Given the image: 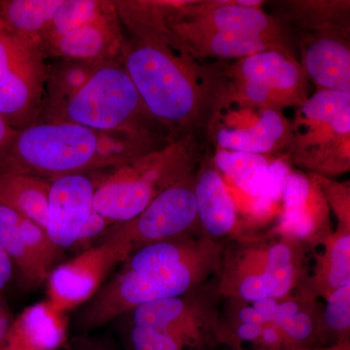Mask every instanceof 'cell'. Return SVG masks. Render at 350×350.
<instances>
[{"mask_svg": "<svg viewBox=\"0 0 350 350\" xmlns=\"http://www.w3.org/2000/svg\"><path fill=\"white\" fill-rule=\"evenodd\" d=\"M119 61L170 142L207 131L224 84L222 72L202 66L172 33L126 36Z\"/></svg>", "mask_w": 350, "mask_h": 350, "instance_id": "6da1fadb", "label": "cell"}, {"mask_svg": "<svg viewBox=\"0 0 350 350\" xmlns=\"http://www.w3.org/2000/svg\"><path fill=\"white\" fill-rule=\"evenodd\" d=\"M162 131H103L71 123H38L18 130L0 151V174L64 175L105 172L169 144Z\"/></svg>", "mask_w": 350, "mask_h": 350, "instance_id": "7a4b0ae2", "label": "cell"}, {"mask_svg": "<svg viewBox=\"0 0 350 350\" xmlns=\"http://www.w3.org/2000/svg\"><path fill=\"white\" fill-rule=\"evenodd\" d=\"M169 29L196 59H241L262 51H291L278 21L261 7L238 1H176Z\"/></svg>", "mask_w": 350, "mask_h": 350, "instance_id": "3957f363", "label": "cell"}, {"mask_svg": "<svg viewBox=\"0 0 350 350\" xmlns=\"http://www.w3.org/2000/svg\"><path fill=\"white\" fill-rule=\"evenodd\" d=\"M225 244L193 258L172 264L121 262L119 271L78 313L77 327L91 331L128 314L138 306L180 296L217 275Z\"/></svg>", "mask_w": 350, "mask_h": 350, "instance_id": "277c9868", "label": "cell"}, {"mask_svg": "<svg viewBox=\"0 0 350 350\" xmlns=\"http://www.w3.org/2000/svg\"><path fill=\"white\" fill-rule=\"evenodd\" d=\"M197 163L194 140L188 137L100 172L94 209L113 225L131 220L163 191L194 175Z\"/></svg>", "mask_w": 350, "mask_h": 350, "instance_id": "5b68a950", "label": "cell"}, {"mask_svg": "<svg viewBox=\"0 0 350 350\" xmlns=\"http://www.w3.org/2000/svg\"><path fill=\"white\" fill-rule=\"evenodd\" d=\"M216 280L223 299L245 303L284 298L304 283L286 241L269 232L226 243Z\"/></svg>", "mask_w": 350, "mask_h": 350, "instance_id": "8992f818", "label": "cell"}, {"mask_svg": "<svg viewBox=\"0 0 350 350\" xmlns=\"http://www.w3.org/2000/svg\"><path fill=\"white\" fill-rule=\"evenodd\" d=\"M38 123L77 124L103 131H165L167 135L147 111L119 59L98 66L71 100L39 113L34 124Z\"/></svg>", "mask_w": 350, "mask_h": 350, "instance_id": "52a82bcc", "label": "cell"}, {"mask_svg": "<svg viewBox=\"0 0 350 350\" xmlns=\"http://www.w3.org/2000/svg\"><path fill=\"white\" fill-rule=\"evenodd\" d=\"M287 151L313 175L337 176L350 167V93L319 90L290 122Z\"/></svg>", "mask_w": 350, "mask_h": 350, "instance_id": "ba28073f", "label": "cell"}, {"mask_svg": "<svg viewBox=\"0 0 350 350\" xmlns=\"http://www.w3.org/2000/svg\"><path fill=\"white\" fill-rule=\"evenodd\" d=\"M224 93L260 108L297 107L308 98V77L291 51L271 49L238 59L223 73Z\"/></svg>", "mask_w": 350, "mask_h": 350, "instance_id": "9c48e42d", "label": "cell"}, {"mask_svg": "<svg viewBox=\"0 0 350 350\" xmlns=\"http://www.w3.org/2000/svg\"><path fill=\"white\" fill-rule=\"evenodd\" d=\"M45 59L36 41L0 21V116L16 130L38 119L45 93Z\"/></svg>", "mask_w": 350, "mask_h": 350, "instance_id": "30bf717a", "label": "cell"}, {"mask_svg": "<svg viewBox=\"0 0 350 350\" xmlns=\"http://www.w3.org/2000/svg\"><path fill=\"white\" fill-rule=\"evenodd\" d=\"M216 276L187 293L138 306L128 313L131 325L169 332L194 350H211L216 338L220 306Z\"/></svg>", "mask_w": 350, "mask_h": 350, "instance_id": "8fae6325", "label": "cell"}, {"mask_svg": "<svg viewBox=\"0 0 350 350\" xmlns=\"http://www.w3.org/2000/svg\"><path fill=\"white\" fill-rule=\"evenodd\" d=\"M195 175L163 191L135 218L112 225L101 238L118 244L129 256L148 244L202 232L196 206Z\"/></svg>", "mask_w": 350, "mask_h": 350, "instance_id": "7c38bea8", "label": "cell"}, {"mask_svg": "<svg viewBox=\"0 0 350 350\" xmlns=\"http://www.w3.org/2000/svg\"><path fill=\"white\" fill-rule=\"evenodd\" d=\"M221 98L239 105L238 111L216 108L207 131L220 149L266 156L287 149L291 137L290 122L282 110L262 108L250 122L251 105L222 94Z\"/></svg>", "mask_w": 350, "mask_h": 350, "instance_id": "4fadbf2b", "label": "cell"}, {"mask_svg": "<svg viewBox=\"0 0 350 350\" xmlns=\"http://www.w3.org/2000/svg\"><path fill=\"white\" fill-rule=\"evenodd\" d=\"M126 258L118 244L103 239L98 245L53 269L46 280L47 300L55 310L66 314L84 306L105 284L110 271Z\"/></svg>", "mask_w": 350, "mask_h": 350, "instance_id": "5bb4252c", "label": "cell"}, {"mask_svg": "<svg viewBox=\"0 0 350 350\" xmlns=\"http://www.w3.org/2000/svg\"><path fill=\"white\" fill-rule=\"evenodd\" d=\"M0 245L19 273L23 286L34 289L46 282L64 250L52 243L42 227L0 204Z\"/></svg>", "mask_w": 350, "mask_h": 350, "instance_id": "9a60e30c", "label": "cell"}, {"mask_svg": "<svg viewBox=\"0 0 350 350\" xmlns=\"http://www.w3.org/2000/svg\"><path fill=\"white\" fill-rule=\"evenodd\" d=\"M329 211L312 175L291 172L283 186L278 223L269 232L298 239L313 251L333 232Z\"/></svg>", "mask_w": 350, "mask_h": 350, "instance_id": "2e32d148", "label": "cell"}, {"mask_svg": "<svg viewBox=\"0 0 350 350\" xmlns=\"http://www.w3.org/2000/svg\"><path fill=\"white\" fill-rule=\"evenodd\" d=\"M98 172L64 175L50 181L45 231L59 250L76 245L94 213Z\"/></svg>", "mask_w": 350, "mask_h": 350, "instance_id": "e0dca14e", "label": "cell"}, {"mask_svg": "<svg viewBox=\"0 0 350 350\" xmlns=\"http://www.w3.org/2000/svg\"><path fill=\"white\" fill-rule=\"evenodd\" d=\"M125 40L113 0L105 12L59 38L44 41L40 49L46 59H76L101 66L119 59Z\"/></svg>", "mask_w": 350, "mask_h": 350, "instance_id": "ac0fdd59", "label": "cell"}, {"mask_svg": "<svg viewBox=\"0 0 350 350\" xmlns=\"http://www.w3.org/2000/svg\"><path fill=\"white\" fill-rule=\"evenodd\" d=\"M194 194L200 231L207 238L226 244L256 236L239 218L236 200L213 163L200 165Z\"/></svg>", "mask_w": 350, "mask_h": 350, "instance_id": "d6986e66", "label": "cell"}, {"mask_svg": "<svg viewBox=\"0 0 350 350\" xmlns=\"http://www.w3.org/2000/svg\"><path fill=\"white\" fill-rule=\"evenodd\" d=\"M345 29L308 31L301 43V66L319 90L350 93V49Z\"/></svg>", "mask_w": 350, "mask_h": 350, "instance_id": "ffe728a7", "label": "cell"}, {"mask_svg": "<svg viewBox=\"0 0 350 350\" xmlns=\"http://www.w3.org/2000/svg\"><path fill=\"white\" fill-rule=\"evenodd\" d=\"M68 334L66 313L57 312L48 300L39 301L14 317L4 350H61Z\"/></svg>", "mask_w": 350, "mask_h": 350, "instance_id": "44dd1931", "label": "cell"}, {"mask_svg": "<svg viewBox=\"0 0 350 350\" xmlns=\"http://www.w3.org/2000/svg\"><path fill=\"white\" fill-rule=\"evenodd\" d=\"M319 299L298 289L278 299L273 323L294 350L326 347Z\"/></svg>", "mask_w": 350, "mask_h": 350, "instance_id": "7402d4cb", "label": "cell"}, {"mask_svg": "<svg viewBox=\"0 0 350 350\" xmlns=\"http://www.w3.org/2000/svg\"><path fill=\"white\" fill-rule=\"evenodd\" d=\"M321 246V252H312L314 266L299 289L326 300L338 288L350 284V230L336 228Z\"/></svg>", "mask_w": 350, "mask_h": 350, "instance_id": "603a6c76", "label": "cell"}, {"mask_svg": "<svg viewBox=\"0 0 350 350\" xmlns=\"http://www.w3.org/2000/svg\"><path fill=\"white\" fill-rule=\"evenodd\" d=\"M50 181L33 175L0 174V204L46 229Z\"/></svg>", "mask_w": 350, "mask_h": 350, "instance_id": "cb8c5ba5", "label": "cell"}, {"mask_svg": "<svg viewBox=\"0 0 350 350\" xmlns=\"http://www.w3.org/2000/svg\"><path fill=\"white\" fill-rule=\"evenodd\" d=\"M269 163L267 156L224 149H219L213 160L218 172L226 175L234 187L250 200L262 197Z\"/></svg>", "mask_w": 350, "mask_h": 350, "instance_id": "d4e9b609", "label": "cell"}, {"mask_svg": "<svg viewBox=\"0 0 350 350\" xmlns=\"http://www.w3.org/2000/svg\"><path fill=\"white\" fill-rule=\"evenodd\" d=\"M98 66L76 59H56L54 63L47 64L45 93L39 113L59 107L71 100L86 86Z\"/></svg>", "mask_w": 350, "mask_h": 350, "instance_id": "484cf974", "label": "cell"}, {"mask_svg": "<svg viewBox=\"0 0 350 350\" xmlns=\"http://www.w3.org/2000/svg\"><path fill=\"white\" fill-rule=\"evenodd\" d=\"M62 1L0 0V21L12 31L36 41L39 45Z\"/></svg>", "mask_w": 350, "mask_h": 350, "instance_id": "4316f807", "label": "cell"}, {"mask_svg": "<svg viewBox=\"0 0 350 350\" xmlns=\"http://www.w3.org/2000/svg\"><path fill=\"white\" fill-rule=\"evenodd\" d=\"M113 0H63L54 14L39 46L44 41L59 38L88 21L98 17L112 6Z\"/></svg>", "mask_w": 350, "mask_h": 350, "instance_id": "83f0119b", "label": "cell"}, {"mask_svg": "<svg viewBox=\"0 0 350 350\" xmlns=\"http://www.w3.org/2000/svg\"><path fill=\"white\" fill-rule=\"evenodd\" d=\"M325 301L322 325L327 347L350 342V284L338 288Z\"/></svg>", "mask_w": 350, "mask_h": 350, "instance_id": "f1b7e54d", "label": "cell"}, {"mask_svg": "<svg viewBox=\"0 0 350 350\" xmlns=\"http://www.w3.org/2000/svg\"><path fill=\"white\" fill-rule=\"evenodd\" d=\"M125 344L126 350H194L169 332L131 324L125 333Z\"/></svg>", "mask_w": 350, "mask_h": 350, "instance_id": "f546056e", "label": "cell"}, {"mask_svg": "<svg viewBox=\"0 0 350 350\" xmlns=\"http://www.w3.org/2000/svg\"><path fill=\"white\" fill-rule=\"evenodd\" d=\"M325 199L329 209L337 218V228L350 230V188L349 182L332 180L329 177L310 174Z\"/></svg>", "mask_w": 350, "mask_h": 350, "instance_id": "4dcf8cb0", "label": "cell"}, {"mask_svg": "<svg viewBox=\"0 0 350 350\" xmlns=\"http://www.w3.org/2000/svg\"><path fill=\"white\" fill-rule=\"evenodd\" d=\"M112 225L109 220L94 211L83 228L75 246L80 245L85 247L89 245L94 239L101 238Z\"/></svg>", "mask_w": 350, "mask_h": 350, "instance_id": "1f68e13d", "label": "cell"}, {"mask_svg": "<svg viewBox=\"0 0 350 350\" xmlns=\"http://www.w3.org/2000/svg\"><path fill=\"white\" fill-rule=\"evenodd\" d=\"M61 350H117L103 338L79 336L68 340Z\"/></svg>", "mask_w": 350, "mask_h": 350, "instance_id": "d6a6232c", "label": "cell"}, {"mask_svg": "<svg viewBox=\"0 0 350 350\" xmlns=\"http://www.w3.org/2000/svg\"><path fill=\"white\" fill-rule=\"evenodd\" d=\"M13 319L8 304L0 293V350L5 349L7 335Z\"/></svg>", "mask_w": 350, "mask_h": 350, "instance_id": "836d02e7", "label": "cell"}, {"mask_svg": "<svg viewBox=\"0 0 350 350\" xmlns=\"http://www.w3.org/2000/svg\"><path fill=\"white\" fill-rule=\"evenodd\" d=\"M15 271L12 261L10 258L0 245V293H2L5 289L8 283L12 280V276Z\"/></svg>", "mask_w": 350, "mask_h": 350, "instance_id": "e575fe53", "label": "cell"}, {"mask_svg": "<svg viewBox=\"0 0 350 350\" xmlns=\"http://www.w3.org/2000/svg\"><path fill=\"white\" fill-rule=\"evenodd\" d=\"M18 130L12 128L3 117L0 116V151L12 142Z\"/></svg>", "mask_w": 350, "mask_h": 350, "instance_id": "d590c367", "label": "cell"}, {"mask_svg": "<svg viewBox=\"0 0 350 350\" xmlns=\"http://www.w3.org/2000/svg\"><path fill=\"white\" fill-rule=\"evenodd\" d=\"M298 350H350V342H345V344L331 345V347H320V349Z\"/></svg>", "mask_w": 350, "mask_h": 350, "instance_id": "8d00e7d4", "label": "cell"}]
</instances>
